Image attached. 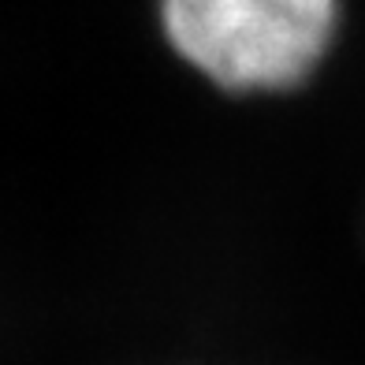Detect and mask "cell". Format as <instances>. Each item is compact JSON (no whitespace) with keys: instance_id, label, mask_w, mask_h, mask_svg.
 <instances>
[{"instance_id":"6da1fadb","label":"cell","mask_w":365,"mask_h":365,"mask_svg":"<svg viewBox=\"0 0 365 365\" xmlns=\"http://www.w3.org/2000/svg\"><path fill=\"white\" fill-rule=\"evenodd\" d=\"M172 48L227 93H284L321 68L339 0H160Z\"/></svg>"}]
</instances>
